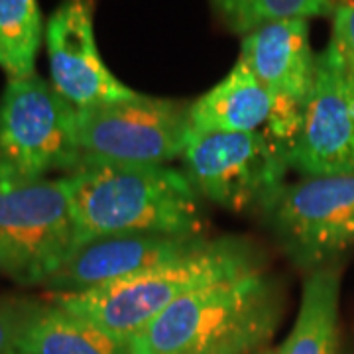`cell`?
I'll return each instance as SVG.
<instances>
[{
    "mask_svg": "<svg viewBox=\"0 0 354 354\" xmlns=\"http://www.w3.org/2000/svg\"><path fill=\"white\" fill-rule=\"evenodd\" d=\"M62 179L71 205L75 248L120 234L205 236L209 223L203 197L174 167L85 164Z\"/></svg>",
    "mask_w": 354,
    "mask_h": 354,
    "instance_id": "cell-1",
    "label": "cell"
},
{
    "mask_svg": "<svg viewBox=\"0 0 354 354\" xmlns=\"http://www.w3.org/2000/svg\"><path fill=\"white\" fill-rule=\"evenodd\" d=\"M283 313L278 279L254 268L189 291L134 337L128 354H197L234 342H266Z\"/></svg>",
    "mask_w": 354,
    "mask_h": 354,
    "instance_id": "cell-2",
    "label": "cell"
},
{
    "mask_svg": "<svg viewBox=\"0 0 354 354\" xmlns=\"http://www.w3.org/2000/svg\"><path fill=\"white\" fill-rule=\"evenodd\" d=\"M254 268H260L258 254L246 242L218 239L187 256L109 286L79 293H53L51 301L128 346L169 305L189 291Z\"/></svg>",
    "mask_w": 354,
    "mask_h": 354,
    "instance_id": "cell-3",
    "label": "cell"
},
{
    "mask_svg": "<svg viewBox=\"0 0 354 354\" xmlns=\"http://www.w3.org/2000/svg\"><path fill=\"white\" fill-rule=\"evenodd\" d=\"M75 248L62 177L0 179V274L18 286L44 283Z\"/></svg>",
    "mask_w": 354,
    "mask_h": 354,
    "instance_id": "cell-4",
    "label": "cell"
},
{
    "mask_svg": "<svg viewBox=\"0 0 354 354\" xmlns=\"http://www.w3.org/2000/svg\"><path fill=\"white\" fill-rule=\"evenodd\" d=\"M181 164L203 199L232 213L264 211L291 169L288 148L266 130H191Z\"/></svg>",
    "mask_w": 354,
    "mask_h": 354,
    "instance_id": "cell-5",
    "label": "cell"
},
{
    "mask_svg": "<svg viewBox=\"0 0 354 354\" xmlns=\"http://www.w3.org/2000/svg\"><path fill=\"white\" fill-rule=\"evenodd\" d=\"M81 164L77 111L38 73L0 95V179H44Z\"/></svg>",
    "mask_w": 354,
    "mask_h": 354,
    "instance_id": "cell-6",
    "label": "cell"
},
{
    "mask_svg": "<svg viewBox=\"0 0 354 354\" xmlns=\"http://www.w3.org/2000/svg\"><path fill=\"white\" fill-rule=\"evenodd\" d=\"M189 134V106L142 93L128 101L77 111L79 165H165L181 160Z\"/></svg>",
    "mask_w": 354,
    "mask_h": 354,
    "instance_id": "cell-7",
    "label": "cell"
},
{
    "mask_svg": "<svg viewBox=\"0 0 354 354\" xmlns=\"http://www.w3.org/2000/svg\"><path fill=\"white\" fill-rule=\"evenodd\" d=\"M262 213L286 254L313 272L354 242V174L283 185Z\"/></svg>",
    "mask_w": 354,
    "mask_h": 354,
    "instance_id": "cell-8",
    "label": "cell"
},
{
    "mask_svg": "<svg viewBox=\"0 0 354 354\" xmlns=\"http://www.w3.org/2000/svg\"><path fill=\"white\" fill-rule=\"evenodd\" d=\"M288 158L305 177L354 174V81L333 39L317 53L313 88Z\"/></svg>",
    "mask_w": 354,
    "mask_h": 354,
    "instance_id": "cell-9",
    "label": "cell"
},
{
    "mask_svg": "<svg viewBox=\"0 0 354 354\" xmlns=\"http://www.w3.org/2000/svg\"><path fill=\"white\" fill-rule=\"evenodd\" d=\"M239 59L274 97L276 109L266 132L290 152L315 81L317 55L309 39V22L293 18L254 30L242 39Z\"/></svg>",
    "mask_w": 354,
    "mask_h": 354,
    "instance_id": "cell-10",
    "label": "cell"
},
{
    "mask_svg": "<svg viewBox=\"0 0 354 354\" xmlns=\"http://www.w3.org/2000/svg\"><path fill=\"white\" fill-rule=\"evenodd\" d=\"M50 83L75 111L128 101L127 87L102 59L95 38V0H64L48 20Z\"/></svg>",
    "mask_w": 354,
    "mask_h": 354,
    "instance_id": "cell-11",
    "label": "cell"
},
{
    "mask_svg": "<svg viewBox=\"0 0 354 354\" xmlns=\"http://www.w3.org/2000/svg\"><path fill=\"white\" fill-rule=\"evenodd\" d=\"M207 236L120 234L81 244L44 288L53 293H79L127 279L148 268L199 250Z\"/></svg>",
    "mask_w": 354,
    "mask_h": 354,
    "instance_id": "cell-12",
    "label": "cell"
},
{
    "mask_svg": "<svg viewBox=\"0 0 354 354\" xmlns=\"http://www.w3.org/2000/svg\"><path fill=\"white\" fill-rule=\"evenodd\" d=\"M6 354H128V346L55 301L26 299Z\"/></svg>",
    "mask_w": 354,
    "mask_h": 354,
    "instance_id": "cell-13",
    "label": "cell"
},
{
    "mask_svg": "<svg viewBox=\"0 0 354 354\" xmlns=\"http://www.w3.org/2000/svg\"><path fill=\"white\" fill-rule=\"evenodd\" d=\"M276 102L241 59L228 75L189 106L195 132H260L268 130Z\"/></svg>",
    "mask_w": 354,
    "mask_h": 354,
    "instance_id": "cell-14",
    "label": "cell"
},
{
    "mask_svg": "<svg viewBox=\"0 0 354 354\" xmlns=\"http://www.w3.org/2000/svg\"><path fill=\"white\" fill-rule=\"evenodd\" d=\"M341 274L317 268L304 283L301 305L278 354H337L339 348Z\"/></svg>",
    "mask_w": 354,
    "mask_h": 354,
    "instance_id": "cell-15",
    "label": "cell"
},
{
    "mask_svg": "<svg viewBox=\"0 0 354 354\" xmlns=\"http://www.w3.org/2000/svg\"><path fill=\"white\" fill-rule=\"evenodd\" d=\"M46 28L38 0H0V69L8 81L36 75Z\"/></svg>",
    "mask_w": 354,
    "mask_h": 354,
    "instance_id": "cell-16",
    "label": "cell"
},
{
    "mask_svg": "<svg viewBox=\"0 0 354 354\" xmlns=\"http://www.w3.org/2000/svg\"><path fill=\"white\" fill-rule=\"evenodd\" d=\"M344 2L346 0H213L223 22L242 36L279 20L335 16Z\"/></svg>",
    "mask_w": 354,
    "mask_h": 354,
    "instance_id": "cell-17",
    "label": "cell"
},
{
    "mask_svg": "<svg viewBox=\"0 0 354 354\" xmlns=\"http://www.w3.org/2000/svg\"><path fill=\"white\" fill-rule=\"evenodd\" d=\"M330 39L337 44L341 51L346 69L354 81V0H346L337 8L333 16V36Z\"/></svg>",
    "mask_w": 354,
    "mask_h": 354,
    "instance_id": "cell-18",
    "label": "cell"
},
{
    "mask_svg": "<svg viewBox=\"0 0 354 354\" xmlns=\"http://www.w3.org/2000/svg\"><path fill=\"white\" fill-rule=\"evenodd\" d=\"M26 299H12L0 295V354H6L20 323Z\"/></svg>",
    "mask_w": 354,
    "mask_h": 354,
    "instance_id": "cell-19",
    "label": "cell"
},
{
    "mask_svg": "<svg viewBox=\"0 0 354 354\" xmlns=\"http://www.w3.org/2000/svg\"><path fill=\"white\" fill-rule=\"evenodd\" d=\"M262 348H266V346L258 344V342H234V344H225V346L211 348V351L197 354H256L260 353Z\"/></svg>",
    "mask_w": 354,
    "mask_h": 354,
    "instance_id": "cell-20",
    "label": "cell"
},
{
    "mask_svg": "<svg viewBox=\"0 0 354 354\" xmlns=\"http://www.w3.org/2000/svg\"><path fill=\"white\" fill-rule=\"evenodd\" d=\"M256 354H278V351H276V348H262L260 353Z\"/></svg>",
    "mask_w": 354,
    "mask_h": 354,
    "instance_id": "cell-21",
    "label": "cell"
}]
</instances>
